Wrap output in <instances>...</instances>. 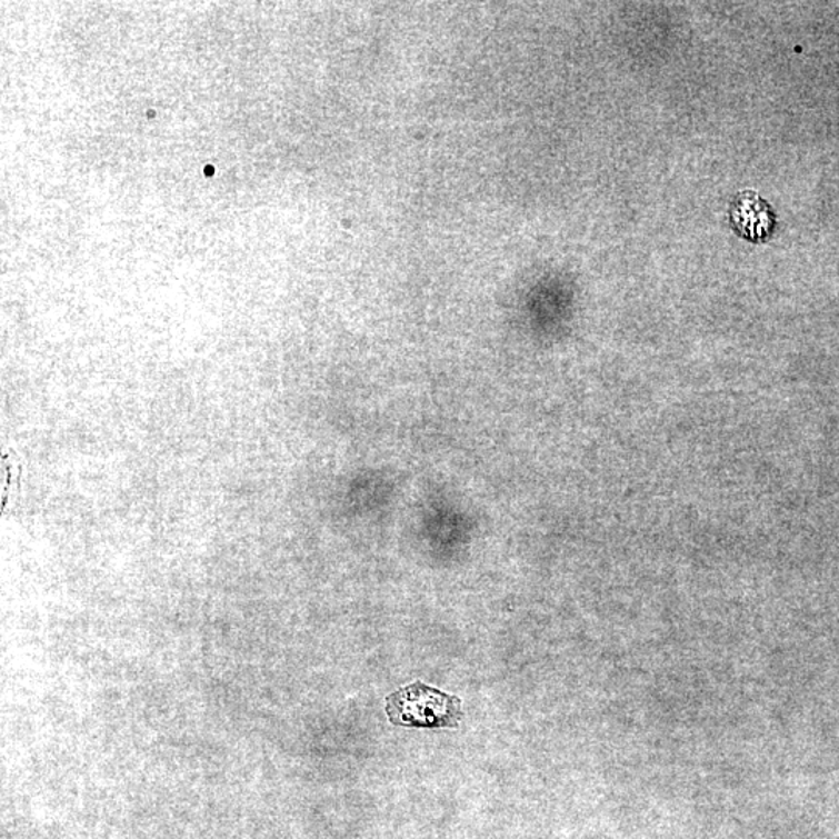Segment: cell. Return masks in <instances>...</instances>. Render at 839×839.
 <instances>
[{"label":"cell","instance_id":"obj_1","mask_svg":"<svg viewBox=\"0 0 839 839\" xmlns=\"http://www.w3.org/2000/svg\"><path fill=\"white\" fill-rule=\"evenodd\" d=\"M386 710L392 723L408 728H456L462 718L458 697L421 682L390 695Z\"/></svg>","mask_w":839,"mask_h":839},{"label":"cell","instance_id":"obj_2","mask_svg":"<svg viewBox=\"0 0 839 839\" xmlns=\"http://www.w3.org/2000/svg\"><path fill=\"white\" fill-rule=\"evenodd\" d=\"M731 222L741 236L749 240H762L770 236L775 220L767 202L757 197L755 191H743L733 201Z\"/></svg>","mask_w":839,"mask_h":839}]
</instances>
